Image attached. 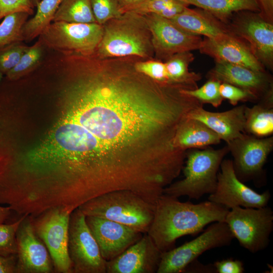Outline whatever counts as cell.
<instances>
[{"instance_id": "1", "label": "cell", "mask_w": 273, "mask_h": 273, "mask_svg": "<svg viewBox=\"0 0 273 273\" xmlns=\"http://www.w3.org/2000/svg\"><path fill=\"white\" fill-rule=\"evenodd\" d=\"M132 57H83L68 67L65 116L90 134L123 184L174 168L183 111L174 90L141 73Z\"/></svg>"}, {"instance_id": "2", "label": "cell", "mask_w": 273, "mask_h": 273, "mask_svg": "<svg viewBox=\"0 0 273 273\" xmlns=\"http://www.w3.org/2000/svg\"><path fill=\"white\" fill-rule=\"evenodd\" d=\"M229 210L208 200L193 204L163 194L155 204L147 234L162 252L167 251L175 247L180 237L197 235L209 223L224 221Z\"/></svg>"}, {"instance_id": "3", "label": "cell", "mask_w": 273, "mask_h": 273, "mask_svg": "<svg viewBox=\"0 0 273 273\" xmlns=\"http://www.w3.org/2000/svg\"><path fill=\"white\" fill-rule=\"evenodd\" d=\"M95 54L102 58L154 59L152 35L144 15L126 12L106 22Z\"/></svg>"}, {"instance_id": "4", "label": "cell", "mask_w": 273, "mask_h": 273, "mask_svg": "<svg viewBox=\"0 0 273 273\" xmlns=\"http://www.w3.org/2000/svg\"><path fill=\"white\" fill-rule=\"evenodd\" d=\"M155 206L132 191L122 190L96 197L78 208L85 216L109 219L145 234L153 221Z\"/></svg>"}, {"instance_id": "5", "label": "cell", "mask_w": 273, "mask_h": 273, "mask_svg": "<svg viewBox=\"0 0 273 273\" xmlns=\"http://www.w3.org/2000/svg\"><path fill=\"white\" fill-rule=\"evenodd\" d=\"M228 153L226 145L217 149L208 147L188 150L182 169L184 178L166 187L163 194L176 198L188 196L190 199L199 200L205 194L213 193L220 164Z\"/></svg>"}, {"instance_id": "6", "label": "cell", "mask_w": 273, "mask_h": 273, "mask_svg": "<svg viewBox=\"0 0 273 273\" xmlns=\"http://www.w3.org/2000/svg\"><path fill=\"white\" fill-rule=\"evenodd\" d=\"M73 211L67 207H56L32 216L35 232L47 247L56 273H72L68 240L70 216Z\"/></svg>"}, {"instance_id": "7", "label": "cell", "mask_w": 273, "mask_h": 273, "mask_svg": "<svg viewBox=\"0 0 273 273\" xmlns=\"http://www.w3.org/2000/svg\"><path fill=\"white\" fill-rule=\"evenodd\" d=\"M224 222L240 245L252 253L266 249L273 230V211L260 208L235 207L230 209Z\"/></svg>"}, {"instance_id": "8", "label": "cell", "mask_w": 273, "mask_h": 273, "mask_svg": "<svg viewBox=\"0 0 273 273\" xmlns=\"http://www.w3.org/2000/svg\"><path fill=\"white\" fill-rule=\"evenodd\" d=\"M103 31L97 23L52 22L39 36L43 45L65 55H89L95 53Z\"/></svg>"}, {"instance_id": "9", "label": "cell", "mask_w": 273, "mask_h": 273, "mask_svg": "<svg viewBox=\"0 0 273 273\" xmlns=\"http://www.w3.org/2000/svg\"><path fill=\"white\" fill-rule=\"evenodd\" d=\"M234 237L224 221L213 222L199 236L182 245L162 252L157 273L184 272L202 253L230 245Z\"/></svg>"}, {"instance_id": "10", "label": "cell", "mask_w": 273, "mask_h": 273, "mask_svg": "<svg viewBox=\"0 0 273 273\" xmlns=\"http://www.w3.org/2000/svg\"><path fill=\"white\" fill-rule=\"evenodd\" d=\"M233 160L236 176L243 183L253 180L256 187L263 186V166L273 149V137L258 138L243 133L226 143Z\"/></svg>"}, {"instance_id": "11", "label": "cell", "mask_w": 273, "mask_h": 273, "mask_svg": "<svg viewBox=\"0 0 273 273\" xmlns=\"http://www.w3.org/2000/svg\"><path fill=\"white\" fill-rule=\"evenodd\" d=\"M68 252L72 273H106L107 261L87 225L85 215L78 208L70 216Z\"/></svg>"}, {"instance_id": "12", "label": "cell", "mask_w": 273, "mask_h": 273, "mask_svg": "<svg viewBox=\"0 0 273 273\" xmlns=\"http://www.w3.org/2000/svg\"><path fill=\"white\" fill-rule=\"evenodd\" d=\"M232 32L243 40L265 67L273 69V23L263 19L258 12L241 11L227 23Z\"/></svg>"}, {"instance_id": "13", "label": "cell", "mask_w": 273, "mask_h": 273, "mask_svg": "<svg viewBox=\"0 0 273 273\" xmlns=\"http://www.w3.org/2000/svg\"><path fill=\"white\" fill-rule=\"evenodd\" d=\"M217 174L215 191L208 200L228 209L235 207L260 208L267 206L271 194L268 190L258 193L241 181L236 175L232 160L223 159Z\"/></svg>"}, {"instance_id": "14", "label": "cell", "mask_w": 273, "mask_h": 273, "mask_svg": "<svg viewBox=\"0 0 273 273\" xmlns=\"http://www.w3.org/2000/svg\"><path fill=\"white\" fill-rule=\"evenodd\" d=\"M144 16L151 33L155 59L165 62L175 54L199 50L201 36L185 32L158 15Z\"/></svg>"}, {"instance_id": "15", "label": "cell", "mask_w": 273, "mask_h": 273, "mask_svg": "<svg viewBox=\"0 0 273 273\" xmlns=\"http://www.w3.org/2000/svg\"><path fill=\"white\" fill-rule=\"evenodd\" d=\"M16 273H52L54 265L48 250L35 232L32 217L25 215L16 232Z\"/></svg>"}, {"instance_id": "16", "label": "cell", "mask_w": 273, "mask_h": 273, "mask_svg": "<svg viewBox=\"0 0 273 273\" xmlns=\"http://www.w3.org/2000/svg\"><path fill=\"white\" fill-rule=\"evenodd\" d=\"M89 230L106 261L121 254L141 239L144 234L124 224L104 218L85 216Z\"/></svg>"}, {"instance_id": "17", "label": "cell", "mask_w": 273, "mask_h": 273, "mask_svg": "<svg viewBox=\"0 0 273 273\" xmlns=\"http://www.w3.org/2000/svg\"><path fill=\"white\" fill-rule=\"evenodd\" d=\"M161 254L151 237L145 233L121 254L107 261L106 273L157 272Z\"/></svg>"}, {"instance_id": "18", "label": "cell", "mask_w": 273, "mask_h": 273, "mask_svg": "<svg viewBox=\"0 0 273 273\" xmlns=\"http://www.w3.org/2000/svg\"><path fill=\"white\" fill-rule=\"evenodd\" d=\"M245 89L256 96L258 101L273 89L272 77L266 71H258L243 66L224 61H215L214 67L206 75Z\"/></svg>"}, {"instance_id": "19", "label": "cell", "mask_w": 273, "mask_h": 273, "mask_svg": "<svg viewBox=\"0 0 273 273\" xmlns=\"http://www.w3.org/2000/svg\"><path fill=\"white\" fill-rule=\"evenodd\" d=\"M198 50L215 61H224L258 71H266L248 44L233 33L216 39L204 37Z\"/></svg>"}, {"instance_id": "20", "label": "cell", "mask_w": 273, "mask_h": 273, "mask_svg": "<svg viewBox=\"0 0 273 273\" xmlns=\"http://www.w3.org/2000/svg\"><path fill=\"white\" fill-rule=\"evenodd\" d=\"M242 105L223 112H211L203 107L193 110L188 118L198 120L215 132L226 143L245 132V109Z\"/></svg>"}, {"instance_id": "21", "label": "cell", "mask_w": 273, "mask_h": 273, "mask_svg": "<svg viewBox=\"0 0 273 273\" xmlns=\"http://www.w3.org/2000/svg\"><path fill=\"white\" fill-rule=\"evenodd\" d=\"M170 20L185 32L209 38L216 39L233 33L228 24L199 8L187 7Z\"/></svg>"}, {"instance_id": "22", "label": "cell", "mask_w": 273, "mask_h": 273, "mask_svg": "<svg viewBox=\"0 0 273 273\" xmlns=\"http://www.w3.org/2000/svg\"><path fill=\"white\" fill-rule=\"evenodd\" d=\"M218 135L202 122L188 118L180 126L175 144L181 150L202 149L220 143Z\"/></svg>"}, {"instance_id": "23", "label": "cell", "mask_w": 273, "mask_h": 273, "mask_svg": "<svg viewBox=\"0 0 273 273\" xmlns=\"http://www.w3.org/2000/svg\"><path fill=\"white\" fill-rule=\"evenodd\" d=\"M245 132L258 138L273 132V96H265L252 107L245 109Z\"/></svg>"}, {"instance_id": "24", "label": "cell", "mask_w": 273, "mask_h": 273, "mask_svg": "<svg viewBox=\"0 0 273 273\" xmlns=\"http://www.w3.org/2000/svg\"><path fill=\"white\" fill-rule=\"evenodd\" d=\"M194 59L193 54L188 51L175 54L164 62L169 83L180 85L187 89L197 88V82L201 79V74L189 69L190 64Z\"/></svg>"}, {"instance_id": "25", "label": "cell", "mask_w": 273, "mask_h": 273, "mask_svg": "<svg viewBox=\"0 0 273 273\" xmlns=\"http://www.w3.org/2000/svg\"><path fill=\"white\" fill-rule=\"evenodd\" d=\"M190 5L203 9L225 23L234 14L241 11L259 12L255 0H184Z\"/></svg>"}, {"instance_id": "26", "label": "cell", "mask_w": 273, "mask_h": 273, "mask_svg": "<svg viewBox=\"0 0 273 273\" xmlns=\"http://www.w3.org/2000/svg\"><path fill=\"white\" fill-rule=\"evenodd\" d=\"M63 0H41L34 16L28 19L22 29L23 41H31L39 36L52 22L54 16Z\"/></svg>"}, {"instance_id": "27", "label": "cell", "mask_w": 273, "mask_h": 273, "mask_svg": "<svg viewBox=\"0 0 273 273\" xmlns=\"http://www.w3.org/2000/svg\"><path fill=\"white\" fill-rule=\"evenodd\" d=\"M52 22L97 23L90 0H63L55 13Z\"/></svg>"}, {"instance_id": "28", "label": "cell", "mask_w": 273, "mask_h": 273, "mask_svg": "<svg viewBox=\"0 0 273 273\" xmlns=\"http://www.w3.org/2000/svg\"><path fill=\"white\" fill-rule=\"evenodd\" d=\"M189 6L184 0H146L129 11L142 15L155 14L170 19Z\"/></svg>"}, {"instance_id": "29", "label": "cell", "mask_w": 273, "mask_h": 273, "mask_svg": "<svg viewBox=\"0 0 273 273\" xmlns=\"http://www.w3.org/2000/svg\"><path fill=\"white\" fill-rule=\"evenodd\" d=\"M29 15L18 12L8 15L0 23V49L13 42L23 41L22 29Z\"/></svg>"}, {"instance_id": "30", "label": "cell", "mask_w": 273, "mask_h": 273, "mask_svg": "<svg viewBox=\"0 0 273 273\" xmlns=\"http://www.w3.org/2000/svg\"><path fill=\"white\" fill-rule=\"evenodd\" d=\"M43 45L39 39L29 47L16 66L5 75L6 78L10 81H15L34 69L41 61Z\"/></svg>"}, {"instance_id": "31", "label": "cell", "mask_w": 273, "mask_h": 273, "mask_svg": "<svg viewBox=\"0 0 273 273\" xmlns=\"http://www.w3.org/2000/svg\"><path fill=\"white\" fill-rule=\"evenodd\" d=\"M220 83L218 80L209 79L201 87L194 89H184V92L203 104H209L214 107H218L224 100L219 92Z\"/></svg>"}, {"instance_id": "32", "label": "cell", "mask_w": 273, "mask_h": 273, "mask_svg": "<svg viewBox=\"0 0 273 273\" xmlns=\"http://www.w3.org/2000/svg\"><path fill=\"white\" fill-rule=\"evenodd\" d=\"M24 216L12 222L0 223V257L17 256L16 232Z\"/></svg>"}, {"instance_id": "33", "label": "cell", "mask_w": 273, "mask_h": 273, "mask_svg": "<svg viewBox=\"0 0 273 273\" xmlns=\"http://www.w3.org/2000/svg\"><path fill=\"white\" fill-rule=\"evenodd\" d=\"M96 22L104 25L108 21L121 15V7L118 0H90Z\"/></svg>"}, {"instance_id": "34", "label": "cell", "mask_w": 273, "mask_h": 273, "mask_svg": "<svg viewBox=\"0 0 273 273\" xmlns=\"http://www.w3.org/2000/svg\"><path fill=\"white\" fill-rule=\"evenodd\" d=\"M29 47L22 41H18L1 49L0 72L5 75L15 67Z\"/></svg>"}, {"instance_id": "35", "label": "cell", "mask_w": 273, "mask_h": 273, "mask_svg": "<svg viewBox=\"0 0 273 273\" xmlns=\"http://www.w3.org/2000/svg\"><path fill=\"white\" fill-rule=\"evenodd\" d=\"M135 67L139 72L155 81L169 83L166 66L163 61L155 59L139 58L135 63Z\"/></svg>"}, {"instance_id": "36", "label": "cell", "mask_w": 273, "mask_h": 273, "mask_svg": "<svg viewBox=\"0 0 273 273\" xmlns=\"http://www.w3.org/2000/svg\"><path fill=\"white\" fill-rule=\"evenodd\" d=\"M219 92L223 99L228 100L233 106H236L240 102L257 103L258 101L257 98L252 94L228 83H220Z\"/></svg>"}, {"instance_id": "37", "label": "cell", "mask_w": 273, "mask_h": 273, "mask_svg": "<svg viewBox=\"0 0 273 273\" xmlns=\"http://www.w3.org/2000/svg\"><path fill=\"white\" fill-rule=\"evenodd\" d=\"M18 12L30 16L34 13V7L29 0H0V21L8 15Z\"/></svg>"}, {"instance_id": "38", "label": "cell", "mask_w": 273, "mask_h": 273, "mask_svg": "<svg viewBox=\"0 0 273 273\" xmlns=\"http://www.w3.org/2000/svg\"><path fill=\"white\" fill-rule=\"evenodd\" d=\"M215 273H243V262L238 259L228 258L218 260L213 264Z\"/></svg>"}, {"instance_id": "39", "label": "cell", "mask_w": 273, "mask_h": 273, "mask_svg": "<svg viewBox=\"0 0 273 273\" xmlns=\"http://www.w3.org/2000/svg\"><path fill=\"white\" fill-rule=\"evenodd\" d=\"M258 13L266 21L273 23V0H255Z\"/></svg>"}, {"instance_id": "40", "label": "cell", "mask_w": 273, "mask_h": 273, "mask_svg": "<svg viewBox=\"0 0 273 273\" xmlns=\"http://www.w3.org/2000/svg\"><path fill=\"white\" fill-rule=\"evenodd\" d=\"M17 256L0 257V273H16Z\"/></svg>"}, {"instance_id": "41", "label": "cell", "mask_w": 273, "mask_h": 273, "mask_svg": "<svg viewBox=\"0 0 273 273\" xmlns=\"http://www.w3.org/2000/svg\"><path fill=\"white\" fill-rule=\"evenodd\" d=\"M187 270L190 271V272L215 273V269L213 264L204 265L197 259L187 266L184 271Z\"/></svg>"}, {"instance_id": "42", "label": "cell", "mask_w": 273, "mask_h": 273, "mask_svg": "<svg viewBox=\"0 0 273 273\" xmlns=\"http://www.w3.org/2000/svg\"><path fill=\"white\" fill-rule=\"evenodd\" d=\"M14 214L15 213L9 207L0 206V223L15 221L11 219Z\"/></svg>"}, {"instance_id": "43", "label": "cell", "mask_w": 273, "mask_h": 273, "mask_svg": "<svg viewBox=\"0 0 273 273\" xmlns=\"http://www.w3.org/2000/svg\"><path fill=\"white\" fill-rule=\"evenodd\" d=\"M146 0H118L123 13L129 11Z\"/></svg>"}, {"instance_id": "44", "label": "cell", "mask_w": 273, "mask_h": 273, "mask_svg": "<svg viewBox=\"0 0 273 273\" xmlns=\"http://www.w3.org/2000/svg\"><path fill=\"white\" fill-rule=\"evenodd\" d=\"M34 8L36 7L41 0H29Z\"/></svg>"}, {"instance_id": "45", "label": "cell", "mask_w": 273, "mask_h": 273, "mask_svg": "<svg viewBox=\"0 0 273 273\" xmlns=\"http://www.w3.org/2000/svg\"><path fill=\"white\" fill-rule=\"evenodd\" d=\"M4 79V75L0 72V83L2 82Z\"/></svg>"}]
</instances>
